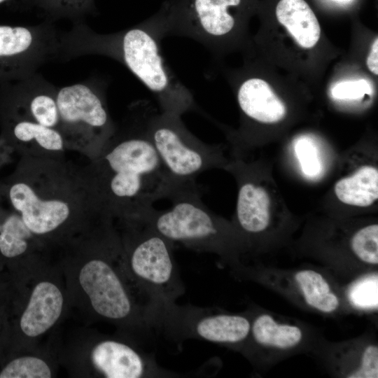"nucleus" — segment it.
Wrapping results in <instances>:
<instances>
[{
	"label": "nucleus",
	"mask_w": 378,
	"mask_h": 378,
	"mask_svg": "<svg viewBox=\"0 0 378 378\" xmlns=\"http://www.w3.org/2000/svg\"><path fill=\"white\" fill-rule=\"evenodd\" d=\"M149 107L131 104L101 153L82 167L102 214L114 220L153 206L173 190L148 134Z\"/></svg>",
	"instance_id": "1"
},
{
	"label": "nucleus",
	"mask_w": 378,
	"mask_h": 378,
	"mask_svg": "<svg viewBox=\"0 0 378 378\" xmlns=\"http://www.w3.org/2000/svg\"><path fill=\"white\" fill-rule=\"evenodd\" d=\"M4 189L30 232L66 239L104 216L82 167L65 159L22 156Z\"/></svg>",
	"instance_id": "2"
},
{
	"label": "nucleus",
	"mask_w": 378,
	"mask_h": 378,
	"mask_svg": "<svg viewBox=\"0 0 378 378\" xmlns=\"http://www.w3.org/2000/svg\"><path fill=\"white\" fill-rule=\"evenodd\" d=\"M162 38L147 19L110 34L92 30L83 20L74 22L62 34L59 59L86 55H102L124 65L154 95L160 111L181 116L197 109L192 92L166 62Z\"/></svg>",
	"instance_id": "3"
},
{
	"label": "nucleus",
	"mask_w": 378,
	"mask_h": 378,
	"mask_svg": "<svg viewBox=\"0 0 378 378\" xmlns=\"http://www.w3.org/2000/svg\"><path fill=\"white\" fill-rule=\"evenodd\" d=\"M93 255L82 266L78 279L94 311L102 318L125 323L150 336L152 316L136 302L125 281V270L117 263L125 259L119 232L113 220L103 219L91 232Z\"/></svg>",
	"instance_id": "4"
},
{
	"label": "nucleus",
	"mask_w": 378,
	"mask_h": 378,
	"mask_svg": "<svg viewBox=\"0 0 378 378\" xmlns=\"http://www.w3.org/2000/svg\"><path fill=\"white\" fill-rule=\"evenodd\" d=\"M117 220L127 269L150 298L160 329L185 292L173 255L174 243L139 216Z\"/></svg>",
	"instance_id": "5"
},
{
	"label": "nucleus",
	"mask_w": 378,
	"mask_h": 378,
	"mask_svg": "<svg viewBox=\"0 0 378 378\" xmlns=\"http://www.w3.org/2000/svg\"><path fill=\"white\" fill-rule=\"evenodd\" d=\"M59 132L66 150L95 158L114 134L103 83L88 80L57 88Z\"/></svg>",
	"instance_id": "6"
},
{
	"label": "nucleus",
	"mask_w": 378,
	"mask_h": 378,
	"mask_svg": "<svg viewBox=\"0 0 378 378\" xmlns=\"http://www.w3.org/2000/svg\"><path fill=\"white\" fill-rule=\"evenodd\" d=\"M167 200L172 202L167 209L150 206L134 216L174 244L178 242L199 252H222L226 241L225 225L202 202L197 182L175 188Z\"/></svg>",
	"instance_id": "7"
},
{
	"label": "nucleus",
	"mask_w": 378,
	"mask_h": 378,
	"mask_svg": "<svg viewBox=\"0 0 378 378\" xmlns=\"http://www.w3.org/2000/svg\"><path fill=\"white\" fill-rule=\"evenodd\" d=\"M146 128L173 190L195 183L200 174L222 161L219 148L195 136L181 116L158 112L150 106Z\"/></svg>",
	"instance_id": "8"
},
{
	"label": "nucleus",
	"mask_w": 378,
	"mask_h": 378,
	"mask_svg": "<svg viewBox=\"0 0 378 378\" xmlns=\"http://www.w3.org/2000/svg\"><path fill=\"white\" fill-rule=\"evenodd\" d=\"M62 35L48 19L29 27L0 25V61L10 63L20 79L29 76L44 64L59 59Z\"/></svg>",
	"instance_id": "9"
},
{
	"label": "nucleus",
	"mask_w": 378,
	"mask_h": 378,
	"mask_svg": "<svg viewBox=\"0 0 378 378\" xmlns=\"http://www.w3.org/2000/svg\"><path fill=\"white\" fill-rule=\"evenodd\" d=\"M249 320L241 315L214 314L207 308L178 306L163 333L175 340L195 338L216 344L244 341L251 332Z\"/></svg>",
	"instance_id": "10"
},
{
	"label": "nucleus",
	"mask_w": 378,
	"mask_h": 378,
	"mask_svg": "<svg viewBox=\"0 0 378 378\" xmlns=\"http://www.w3.org/2000/svg\"><path fill=\"white\" fill-rule=\"evenodd\" d=\"M90 359L95 370L106 378H172L179 374L159 366L153 354L145 353L127 342L114 339L99 342Z\"/></svg>",
	"instance_id": "11"
},
{
	"label": "nucleus",
	"mask_w": 378,
	"mask_h": 378,
	"mask_svg": "<svg viewBox=\"0 0 378 378\" xmlns=\"http://www.w3.org/2000/svg\"><path fill=\"white\" fill-rule=\"evenodd\" d=\"M20 81L14 118L34 121L59 132L57 88L38 72Z\"/></svg>",
	"instance_id": "12"
},
{
	"label": "nucleus",
	"mask_w": 378,
	"mask_h": 378,
	"mask_svg": "<svg viewBox=\"0 0 378 378\" xmlns=\"http://www.w3.org/2000/svg\"><path fill=\"white\" fill-rule=\"evenodd\" d=\"M10 127V148L17 150L21 157L65 159L66 150L57 130L17 118H13Z\"/></svg>",
	"instance_id": "13"
},
{
	"label": "nucleus",
	"mask_w": 378,
	"mask_h": 378,
	"mask_svg": "<svg viewBox=\"0 0 378 378\" xmlns=\"http://www.w3.org/2000/svg\"><path fill=\"white\" fill-rule=\"evenodd\" d=\"M63 305V295L55 284L48 281L38 282L20 317L22 332L31 337L43 334L57 321Z\"/></svg>",
	"instance_id": "14"
},
{
	"label": "nucleus",
	"mask_w": 378,
	"mask_h": 378,
	"mask_svg": "<svg viewBox=\"0 0 378 378\" xmlns=\"http://www.w3.org/2000/svg\"><path fill=\"white\" fill-rule=\"evenodd\" d=\"M237 101L242 113L258 122H278L286 115L284 103L261 78L244 80L238 88Z\"/></svg>",
	"instance_id": "15"
},
{
	"label": "nucleus",
	"mask_w": 378,
	"mask_h": 378,
	"mask_svg": "<svg viewBox=\"0 0 378 378\" xmlns=\"http://www.w3.org/2000/svg\"><path fill=\"white\" fill-rule=\"evenodd\" d=\"M42 242L27 227L10 204L0 184V255L16 258L28 254Z\"/></svg>",
	"instance_id": "16"
},
{
	"label": "nucleus",
	"mask_w": 378,
	"mask_h": 378,
	"mask_svg": "<svg viewBox=\"0 0 378 378\" xmlns=\"http://www.w3.org/2000/svg\"><path fill=\"white\" fill-rule=\"evenodd\" d=\"M270 197L262 186L251 181L241 183L236 207L240 228L248 234H258L268 226L270 218Z\"/></svg>",
	"instance_id": "17"
},
{
	"label": "nucleus",
	"mask_w": 378,
	"mask_h": 378,
	"mask_svg": "<svg viewBox=\"0 0 378 378\" xmlns=\"http://www.w3.org/2000/svg\"><path fill=\"white\" fill-rule=\"evenodd\" d=\"M276 16L302 48H313L318 41L319 23L304 0H280L276 8Z\"/></svg>",
	"instance_id": "18"
},
{
	"label": "nucleus",
	"mask_w": 378,
	"mask_h": 378,
	"mask_svg": "<svg viewBox=\"0 0 378 378\" xmlns=\"http://www.w3.org/2000/svg\"><path fill=\"white\" fill-rule=\"evenodd\" d=\"M334 191L344 204L368 206L378 198V170L371 166L362 167L352 175L339 180Z\"/></svg>",
	"instance_id": "19"
},
{
	"label": "nucleus",
	"mask_w": 378,
	"mask_h": 378,
	"mask_svg": "<svg viewBox=\"0 0 378 378\" xmlns=\"http://www.w3.org/2000/svg\"><path fill=\"white\" fill-rule=\"evenodd\" d=\"M251 331L257 343L280 349L297 345L302 337L298 327L279 324L267 314L258 316L251 326Z\"/></svg>",
	"instance_id": "20"
},
{
	"label": "nucleus",
	"mask_w": 378,
	"mask_h": 378,
	"mask_svg": "<svg viewBox=\"0 0 378 378\" xmlns=\"http://www.w3.org/2000/svg\"><path fill=\"white\" fill-rule=\"evenodd\" d=\"M307 303L323 312H332L338 305L337 297L331 292L323 276L314 270H302L295 274Z\"/></svg>",
	"instance_id": "21"
},
{
	"label": "nucleus",
	"mask_w": 378,
	"mask_h": 378,
	"mask_svg": "<svg viewBox=\"0 0 378 378\" xmlns=\"http://www.w3.org/2000/svg\"><path fill=\"white\" fill-rule=\"evenodd\" d=\"M32 6L52 21L66 18L74 22L95 12L94 0H32Z\"/></svg>",
	"instance_id": "22"
},
{
	"label": "nucleus",
	"mask_w": 378,
	"mask_h": 378,
	"mask_svg": "<svg viewBox=\"0 0 378 378\" xmlns=\"http://www.w3.org/2000/svg\"><path fill=\"white\" fill-rule=\"evenodd\" d=\"M51 370L43 359L22 356L10 361L0 372V378H50Z\"/></svg>",
	"instance_id": "23"
},
{
	"label": "nucleus",
	"mask_w": 378,
	"mask_h": 378,
	"mask_svg": "<svg viewBox=\"0 0 378 378\" xmlns=\"http://www.w3.org/2000/svg\"><path fill=\"white\" fill-rule=\"evenodd\" d=\"M351 248L362 261L378 263V225L372 224L359 230L352 237Z\"/></svg>",
	"instance_id": "24"
},
{
	"label": "nucleus",
	"mask_w": 378,
	"mask_h": 378,
	"mask_svg": "<svg viewBox=\"0 0 378 378\" xmlns=\"http://www.w3.org/2000/svg\"><path fill=\"white\" fill-rule=\"evenodd\" d=\"M295 152L302 171L309 177L317 176L321 171L318 150L312 141L302 137L295 144Z\"/></svg>",
	"instance_id": "25"
},
{
	"label": "nucleus",
	"mask_w": 378,
	"mask_h": 378,
	"mask_svg": "<svg viewBox=\"0 0 378 378\" xmlns=\"http://www.w3.org/2000/svg\"><path fill=\"white\" fill-rule=\"evenodd\" d=\"M350 298L352 302L360 307L377 306V280L366 279L358 282L352 288Z\"/></svg>",
	"instance_id": "26"
},
{
	"label": "nucleus",
	"mask_w": 378,
	"mask_h": 378,
	"mask_svg": "<svg viewBox=\"0 0 378 378\" xmlns=\"http://www.w3.org/2000/svg\"><path fill=\"white\" fill-rule=\"evenodd\" d=\"M371 92L370 83L364 79L339 83L331 90L334 98L344 100L358 99Z\"/></svg>",
	"instance_id": "27"
},
{
	"label": "nucleus",
	"mask_w": 378,
	"mask_h": 378,
	"mask_svg": "<svg viewBox=\"0 0 378 378\" xmlns=\"http://www.w3.org/2000/svg\"><path fill=\"white\" fill-rule=\"evenodd\" d=\"M350 378L378 377V348L377 346H368L362 356L360 366L348 376Z\"/></svg>",
	"instance_id": "28"
},
{
	"label": "nucleus",
	"mask_w": 378,
	"mask_h": 378,
	"mask_svg": "<svg viewBox=\"0 0 378 378\" xmlns=\"http://www.w3.org/2000/svg\"><path fill=\"white\" fill-rule=\"evenodd\" d=\"M378 38L373 42L370 52L367 58V66L369 70L375 75L378 74Z\"/></svg>",
	"instance_id": "29"
},
{
	"label": "nucleus",
	"mask_w": 378,
	"mask_h": 378,
	"mask_svg": "<svg viewBox=\"0 0 378 378\" xmlns=\"http://www.w3.org/2000/svg\"><path fill=\"white\" fill-rule=\"evenodd\" d=\"M1 149H4V148H1ZM0 149V150H1ZM4 158H5V156H4V152L2 153H0V164L2 161H4Z\"/></svg>",
	"instance_id": "30"
},
{
	"label": "nucleus",
	"mask_w": 378,
	"mask_h": 378,
	"mask_svg": "<svg viewBox=\"0 0 378 378\" xmlns=\"http://www.w3.org/2000/svg\"><path fill=\"white\" fill-rule=\"evenodd\" d=\"M332 1H337V2H349V1H351V0H332Z\"/></svg>",
	"instance_id": "31"
}]
</instances>
